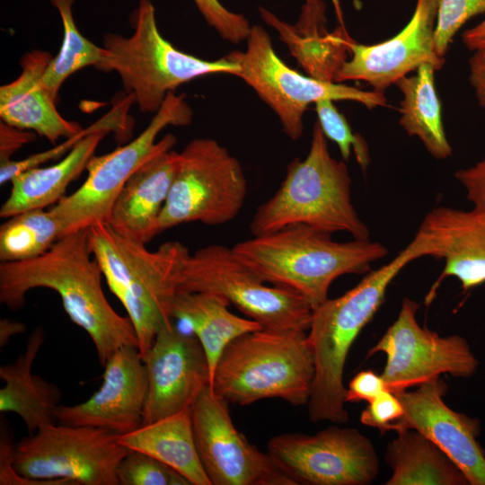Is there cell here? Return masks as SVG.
I'll return each instance as SVG.
<instances>
[{
	"mask_svg": "<svg viewBox=\"0 0 485 485\" xmlns=\"http://www.w3.org/2000/svg\"><path fill=\"white\" fill-rule=\"evenodd\" d=\"M102 276L89 248L87 229L78 231L61 237L39 257L1 262L0 303L17 311L25 304L30 290H54L71 321L93 340L104 366L116 350L124 346L138 348V341L129 318L119 315L109 303Z\"/></svg>",
	"mask_w": 485,
	"mask_h": 485,
	"instance_id": "cell-1",
	"label": "cell"
},
{
	"mask_svg": "<svg viewBox=\"0 0 485 485\" xmlns=\"http://www.w3.org/2000/svg\"><path fill=\"white\" fill-rule=\"evenodd\" d=\"M331 234L291 225L236 243L234 255L264 282L292 289L313 310L328 299L332 282L347 274H364L388 250L370 239L334 241Z\"/></svg>",
	"mask_w": 485,
	"mask_h": 485,
	"instance_id": "cell-2",
	"label": "cell"
},
{
	"mask_svg": "<svg viewBox=\"0 0 485 485\" xmlns=\"http://www.w3.org/2000/svg\"><path fill=\"white\" fill-rule=\"evenodd\" d=\"M425 257L417 237L387 264L369 271L342 295L313 310L307 339L314 359V379L308 401L311 421L346 423L343 373L349 349L384 301L391 282L410 262Z\"/></svg>",
	"mask_w": 485,
	"mask_h": 485,
	"instance_id": "cell-3",
	"label": "cell"
},
{
	"mask_svg": "<svg viewBox=\"0 0 485 485\" xmlns=\"http://www.w3.org/2000/svg\"><path fill=\"white\" fill-rule=\"evenodd\" d=\"M87 233L90 251L128 313L143 357L157 333L172 324V302L190 251L178 241L149 251L103 222L90 226Z\"/></svg>",
	"mask_w": 485,
	"mask_h": 485,
	"instance_id": "cell-4",
	"label": "cell"
},
{
	"mask_svg": "<svg viewBox=\"0 0 485 485\" xmlns=\"http://www.w3.org/2000/svg\"><path fill=\"white\" fill-rule=\"evenodd\" d=\"M351 182L347 164L331 156L316 121L307 155L287 165L280 187L256 209L250 232L258 236L301 224L330 234L345 232L355 239H369V229L352 203Z\"/></svg>",
	"mask_w": 485,
	"mask_h": 485,
	"instance_id": "cell-5",
	"label": "cell"
},
{
	"mask_svg": "<svg viewBox=\"0 0 485 485\" xmlns=\"http://www.w3.org/2000/svg\"><path fill=\"white\" fill-rule=\"evenodd\" d=\"M314 373L305 331L261 328L227 345L210 386L228 403L280 398L301 406L308 403Z\"/></svg>",
	"mask_w": 485,
	"mask_h": 485,
	"instance_id": "cell-6",
	"label": "cell"
},
{
	"mask_svg": "<svg viewBox=\"0 0 485 485\" xmlns=\"http://www.w3.org/2000/svg\"><path fill=\"white\" fill-rule=\"evenodd\" d=\"M129 37L106 33L107 56L101 68L115 71L143 113H155L169 93L195 78L214 74L234 76L239 66L225 57L205 60L176 48L161 34L151 0H139Z\"/></svg>",
	"mask_w": 485,
	"mask_h": 485,
	"instance_id": "cell-7",
	"label": "cell"
},
{
	"mask_svg": "<svg viewBox=\"0 0 485 485\" xmlns=\"http://www.w3.org/2000/svg\"><path fill=\"white\" fill-rule=\"evenodd\" d=\"M192 117L184 95L169 93L147 127L135 139L109 154L93 155L87 164L84 183L49 208L59 223L61 237L97 223H107L128 179L146 161L172 150L175 145L172 134L156 141L158 134L168 126H188Z\"/></svg>",
	"mask_w": 485,
	"mask_h": 485,
	"instance_id": "cell-8",
	"label": "cell"
},
{
	"mask_svg": "<svg viewBox=\"0 0 485 485\" xmlns=\"http://www.w3.org/2000/svg\"><path fill=\"white\" fill-rule=\"evenodd\" d=\"M267 284L232 248L210 244L189 254L177 289L221 296L265 329L308 331L313 308L307 300L292 289Z\"/></svg>",
	"mask_w": 485,
	"mask_h": 485,
	"instance_id": "cell-9",
	"label": "cell"
},
{
	"mask_svg": "<svg viewBox=\"0 0 485 485\" xmlns=\"http://www.w3.org/2000/svg\"><path fill=\"white\" fill-rule=\"evenodd\" d=\"M245 41L244 50L224 57L239 66L237 77L274 111L292 140L303 135V119L308 106L320 100L351 101L370 110L386 105L384 93L318 80L291 68L276 53L269 35L260 25L251 26Z\"/></svg>",
	"mask_w": 485,
	"mask_h": 485,
	"instance_id": "cell-10",
	"label": "cell"
},
{
	"mask_svg": "<svg viewBox=\"0 0 485 485\" xmlns=\"http://www.w3.org/2000/svg\"><path fill=\"white\" fill-rule=\"evenodd\" d=\"M180 163L158 220V234L176 225H207L233 220L243 207L247 181L236 157L216 140L195 138Z\"/></svg>",
	"mask_w": 485,
	"mask_h": 485,
	"instance_id": "cell-11",
	"label": "cell"
},
{
	"mask_svg": "<svg viewBox=\"0 0 485 485\" xmlns=\"http://www.w3.org/2000/svg\"><path fill=\"white\" fill-rule=\"evenodd\" d=\"M117 436L98 428L48 424L15 445L13 465L30 480L119 485L118 467L131 450Z\"/></svg>",
	"mask_w": 485,
	"mask_h": 485,
	"instance_id": "cell-12",
	"label": "cell"
},
{
	"mask_svg": "<svg viewBox=\"0 0 485 485\" xmlns=\"http://www.w3.org/2000/svg\"><path fill=\"white\" fill-rule=\"evenodd\" d=\"M267 447L295 485H367L379 472L373 444L356 428L331 426L313 436L281 434Z\"/></svg>",
	"mask_w": 485,
	"mask_h": 485,
	"instance_id": "cell-13",
	"label": "cell"
},
{
	"mask_svg": "<svg viewBox=\"0 0 485 485\" xmlns=\"http://www.w3.org/2000/svg\"><path fill=\"white\" fill-rule=\"evenodd\" d=\"M419 304L404 298L397 319L368 357L382 352L386 364L382 373L386 389L393 393L419 386L442 374L468 377L478 360L465 339L458 335L441 337L421 327L417 320Z\"/></svg>",
	"mask_w": 485,
	"mask_h": 485,
	"instance_id": "cell-14",
	"label": "cell"
},
{
	"mask_svg": "<svg viewBox=\"0 0 485 485\" xmlns=\"http://www.w3.org/2000/svg\"><path fill=\"white\" fill-rule=\"evenodd\" d=\"M228 402L207 386L190 407L194 439L212 485H295L234 427Z\"/></svg>",
	"mask_w": 485,
	"mask_h": 485,
	"instance_id": "cell-15",
	"label": "cell"
},
{
	"mask_svg": "<svg viewBox=\"0 0 485 485\" xmlns=\"http://www.w3.org/2000/svg\"><path fill=\"white\" fill-rule=\"evenodd\" d=\"M438 0H417L404 28L393 37L373 45L348 41L349 60L337 72L334 82L364 81L373 91L384 93L401 77L423 64L440 69L445 58L435 51V28Z\"/></svg>",
	"mask_w": 485,
	"mask_h": 485,
	"instance_id": "cell-16",
	"label": "cell"
},
{
	"mask_svg": "<svg viewBox=\"0 0 485 485\" xmlns=\"http://www.w3.org/2000/svg\"><path fill=\"white\" fill-rule=\"evenodd\" d=\"M142 358L148 384L142 424L190 409L211 384L207 358L200 342L173 324L157 333Z\"/></svg>",
	"mask_w": 485,
	"mask_h": 485,
	"instance_id": "cell-17",
	"label": "cell"
},
{
	"mask_svg": "<svg viewBox=\"0 0 485 485\" xmlns=\"http://www.w3.org/2000/svg\"><path fill=\"white\" fill-rule=\"evenodd\" d=\"M102 384L88 400L73 406H58L59 424L106 429L116 435L134 431L143 423L147 376L136 346L116 350L104 365Z\"/></svg>",
	"mask_w": 485,
	"mask_h": 485,
	"instance_id": "cell-18",
	"label": "cell"
},
{
	"mask_svg": "<svg viewBox=\"0 0 485 485\" xmlns=\"http://www.w3.org/2000/svg\"><path fill=\"white\" fill-rule=\"evenodd\" d=\"M446 389L445 383L436 377L414 391L396 392L404 412L394 431L417 430L458 466L469 484L485 485V454L476 440L479 422L445 404Z\"/></svg>",
	"mask_w": 485,
	"mask_h": 485,
	"instance_id": "cell-19",
	"label": "cell"
},
{
	"mask_svg": "<svg viewBox=\"0 0 485 485\" xmlns=\"http://www.w3.org/2000/svg\"><path fill=\"white\" fill-rule=\"evenodd\" d=\"M415 236L425 257L441 259L444 269L427 295L429 304L441 281L456 278L463 290L485 283V215L475 209L436 207L423 218Z\"/></svg>",
	"mask_w": 485,
	"mask_h": 485,
	"instance_id": "cell-20",
	"label": "cell"
},
{
	"mask_svg": "<svg viewBox=\"0 0 485 485\" xmlns=\"http://www.w3.org/2000/svg\"><path fill=\"white\" fill-rule=\"evenodd\" d=\"M52 58L49 52L39 49L22 56L20 75L0 87V117L1 121L32 130L54 144L59 138L75 136L83 128L61 116L56 100L43 84L42 76Z\"/></svg>",
	"mask_w": 485,
	"mask_h": 485,
	"instance_id": "cell-21",
	"label": "cell"
},
{
	"mask_svg": "<svg viewBox=\"0 0 485 485\" xmlns=\"http://www.w3.org/2000/svg\"><path fill=\"white\" fill-rule=\"evenodd\" d=\"M180 158V153L168 150L142 164L120 190L107 224L121 235L144 244L156 236Z\"/></svg>",
	"mask_w": 485,
	"mask_h": 485,
	"instance_id": "cell-22",
	"label": "cell"
},
{
	"mask_svg": "<svg viewBox=\"0 0 485 485\" xmlns=\"http://www.w3.org/2000/svg\"><path fill=\"white\" fill-rule=\"evenodd\" d=\"M325 9L322 0H306L299 19L293 25L263 7L260 8V13L262 20L278 32L308 75L334 82L337 72L347 60L350 37L340 26L333 32L327 31Z\"/></svg>",
	"mask_w": 485,
	"mask_h": 485,
	"instance_id": "cell-23",
	"label": "cell"
},
{
	"mask_svg": "<svg viewBox=\"0 0 485 485\" xmlns=\"http://www.w3.org/2000/svg\"><path fill=\"white\" fill-rule=\"evenodd\" d=\"M44 342L38 326L30 335L23 353L12 364L0 367L4 386L0 390V411L17 414L30 434L54 423L61 398L59 388L32 373V366Z\"/></svg>",
	"mask_w": 485,
	"mask_h": 485,
	"instance_id": "cell-24",
	"label": "cell"
},
{
	"mask_svg": "<svg viewBox=\"0 0 485 485\" xmlns=\"http://www.w3.org/2000/svg\"><path fill=\"white\" fill-rule=\"evenodd\" d=\"M110 131L98 130L82 138L60 162L47 167L28 169L11 180L10 194L0 208V216L45 208L65 197L68 185L76 179Z\"/></svg>",
	"mask_w": 485,
	"mask_h": 485,
	"instance_id": "cell-25",
	"label": "cell"
},
{
	"mask_svg": "<svg viewBox=\"0 0 485 485\" xmlns=\"http://www.w3.org/2000/svg\"><path fill=\"white\" fill-rule=\"evenodd\" d=\"M118 441L131 451L151 455L171 466L190 485H212L201 463L194 439L190 408L142 424Z\"/></svg>",
	"mask_w": 485,
	"mask_h": 485,
	"instance_id": "cell-26",
	"label": "cell"
},
{
	"mask_svg": "<svg viewBox=\"0 0 485 485\" xmlns=\"http://www.w3.org/2000/svg\"><path fill=\"white\" fill-rule=\"evenodd\" d=\"M228 305L221 296L200 292H177L172 302V317L190 326L205 351L211 383L227 345L241 335L262 328L251 318L234 314Z\"/></svg>",
	"mask_w": 485,
	"mask_h": 485,
	"instance_id": "cell-27",
	"label": "cell"
},
{
	"mask_svg": "<svg viewBox=\"0 0 485 485\" xmlns=\"http://www.w3.org/2000/svg\"><path fill=\"white\" fill-rule=\"evenodd\" d=\"M387 445L392 473L387 485H465L463 472L432 441L415 429L400 430Z\"/></svg>",
	"mask_w": 485,
	"mask_h": 485,
	"instance_id": "cell-28",
	"label": "cell"
},
{
	"mask_svg": "<svg viewBox=\"0 0 485 485\" xmlns=\"http://www.w3.org/2000/svg\"><path fill=\"white\" fill-rule=\"evenodd\" d=\"M430 64L419 66L412 75L395 84L403 98L400 103V124L409 136L417 137L436 159L451 156L452 146L442 121L441 102L435 87V71Z\"/></svg>",
	"mask_w": 485,
	"mask_h": 485,
	"instance_id": "cell-29",
	"label": "cell"
},
{
	"mask_svg": "<svg viewBox=\"0 0 485 485\" xmlns=\"http://www.w3.org/2000/svg\"><path fill=\"white\" fill-rule=\"evenodd\" d=\"M75 0H49L57 9L63 26V41L59 52L47 66L42 82L56 100L63 83L78 70L93 66L101 70L107 50L84 38L73 15Z\"/></svg>",
	"mask_w": 485,
	"mask_h": 485,
	"instance_id": "cell-30",
	"label": "cell"
},
{
	"mask_svg": "<svg viewBox=\"0 0 485 485\" xmlns=\"http://www.w3.org/2000/svg\"><path fill=\"white\" fill-rule=\"evenodd\" d=\"M60 237L59 223L50 209L37 208L14 215L0 226L1 262L39 257Z\"/></svg>",
	"mask_w": 485,
	"mask_h": 485,
	"instance_id": "cell-31",
	"label": "cell"
},
{
	"mask_svg": "<svg viewBox=\"0 0 485 485\" xmlns=\"http://www.w3.org/2000/svg\"><path fill=\"white\" fill-rule=\"evenodd\" d=\"M134 102V99L131 95H127L117 102L112 110H110L103 118L100 119L97 122L91 125L87 128H83L75 136L66 138L65 142L55 146L52 149L40 152L26 157L25 159L14 161L10 160L4 163L0 164V183L1 185L11 181V180L17 174L37 166L41 163L62 156L64 154L68 153L82 138L88 134L98 130H108L120 134L127 131L128 119L127 114L130 104ZM118 134V133H117Z\"/></svg>",
	"mask_w": 485,
	"mask_h": 485,
	"instance_id": "cell-32",
	"label": "cell"
},
{
	"mask_svg": "<svg viewBox=\"0 0 485 485\" xmlns=\"http://www.w3.org/2000/svg\"><path fill=\"white\" fill-rule=\"evenodd\" d=\"M333 102L323 99L314 103L317 121L326 138L338 146L342 158L348 160L353 151L358 165L365 172L370 163L366 142L360 135L353 133L346 118Z\"/></svg>",
	"mask_w": 485,
	"mask_h": 485,
	"instance_id": "cell-33",
	"label": "cell"
},
{
	"mask_svg": "<svg viewBox=\"0 0 485 485\" xmlns=\"http://www.w3.org/2000/svg\"><path fill=\"white\" fill-rule=\"evenodd\" d=\"M119 485H190L176 470L146 454L131 451L117 470Z\"/></svg>",
	"mask_w": 485,
	"mask_h": 485,
	"instance_id": "cell-34",
	"label": "cell"
},
{
	"mask_svg": "<svg viewBox=\"0 0 485 485\" xmlns=\"http://www.w3.org/2000/svg\"><path fill=\"white\" fill-rule=\"evenodd\" d=\"M485 13V0H438L435 51L445 58L458 31L472 18Z\"/></svg>",
	"mask_w": 485,
	"mask_h": 485,
	"instance_id": "cell-35",
	"label": "cell"
},
{
	"mask_svg": "<svg viewBox=\"0 0 485 485\" xmlns=\"http://www.w3.org/2000/svg\"><path fill=\"white\" fill-rule=\"evenodd\" d=\"M207 23L233 44L246 40L251 25L241 13L225 8L219 0H191Z\"/></svg>",
	"mask_w": 485,
	"mask_h": 485,
	"instance_id": "cell-36",
	"label": "cell"
},
{
	"mask_svg": "<svg viewBox=\"0 0 485 485\" xmlns=\"http://www.w3.org/2000/svg\"><path fill=\"white\" fill-rule=\"evenodd\" d=\"M361 412L363 425L378 428L381 432L394 431L403 416V406L398 396L384 390L379 393Z\"/></svg>",
	"mask_w": 485,
	"mask_h": 485,
	"instance_id": "cell-37",
	"label": "cell"
},
{
	"mask_svg": "<svg viewBox=\"0 0 485 485\" xmlns=\"http://www.w3.org/2000/svg\"><path fill=\"white\" fill-rule=\"evenodd\" d=\"M15 445L10 432L2 426L0 437L1 485H69L66 480L36 481L20 476L13 465Z\"/></svg>",
	"mask_w": 485,
	"mask_h": 485,
	"instance_id": "cell-38",
	"label": "cell"
},
{
	"mask_svg": "<svg viewBox=\"0 0 485 485\" xmlns=\"http://www.w3.org/2000/svg\"><path fill=\"white\" fill-rule=\"evenodd\" d=\"M455 178L463 187L473 209L485 215V157L472 166L459 169Z\"/></svg>",
	"mask_w": 485,
	"mask_h": 485,
	"instance_id": "cell-39",
	"label": "cell"
},
{
	"mask_svg": "<svg viewBox=\"0 0 485 485\" xmlns=\"http://www.w3.org/2000/svg\"><path fill=\"white\" fill-rule=\"evenodd\" d=\"M387 390L382 375L372 370L357 373L348 383L345 392V401H372L379 393Z\"/></svg>",
	"mask_w": 485,
	"mask_h": 485,
	"instance_id": "cell-40",
	"label": "cell"
},
{
	"mask_svg": "<svg viewBox=\"0 0 485 485\" xmlns=\"http://www.w3.org/2000/svg\"><path fill=\"white\" fill-rule=\"evenodd\" d=\"M34 134L14 128L3 121L0 124V164L11 159V156L23 145L32 141Z\"/></svg>",
	"mask_w": 485,
	"mask_h": 485,
	"instance_id": "cell-41",
	"label": "cell"
},
{
	"mask_svg": "<svg viewBox=\"0 0 485 485\" xmlns=\"http://www.w3.org/2000/svg\"><path fill=\"white\" fill-rule=\"evenodd\" d=\"M469 82L479 105L485 109V50L474 51L469 58Z\"/></svg>",
	"mask_w": 485,
	"mask_h": 485,
	"instance_id": "cell-42",
	"label": "cell"
},
{
	"mask_svg": "<svg viewBox=\"0 0 485 485\" xmlns=\"http://www.w3.org/2000/svg\"><path fill=\"white\" fill-rule=\"evenodd\" d=\"M464 46L471 51L485 50V19L462 35Z\"/></svg>",
	"mask_w": 485,
	"mask_h": 485,
	"instance_id": "cell-43",
	"label": "cell"
},
{
	"mask_svg": "<svg viewBox=\"0 0 485 485\" xmlns=\"http://www.w3.org/2000/svg\"><path fill=\"white\" fill-rule=\"evenodd\" d=\"M26 330L24 324L8 320L0 322V347H4L14 335L23 333Z\"/></svg>",
	"mask_w": 485,
	"mask_h": 485,
	"instance_id": "cell-44",
	"label": "cell"
},
{
	"mask_svg": "<svg viewBox=\"0 0 485 485\" xmlns=\"http://www.w3.org/2000/svg\"><path fill=\"white\" fill-rule=\"evenodd\" d=\"M331 2L334 8L336 17L340 22V26L345 29L344 17H343L342 8L340 5V0H331Z\"/></svg>",
	"mask_w": 485,
	"mask_h": 485,
	"instance_id": "cell-45",
	"label": "cell"
}]
</instances>
